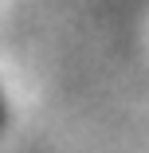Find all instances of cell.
<instances>
[{
  "label": "cell",
  "instance_id": "1",
  "mask_svg": "<svg viewBox=\"0 0 149 153\" xmlns=\"http://www.w3.org/2000/svg\"><path fill=\"white\" fill-rule=\"evenodd\" d=\"M4 122H8V110H4V102H0V130H4Z\"/></svg>",
  "mask_w": 149,
  "mask_h": 153
}]
</instances>
